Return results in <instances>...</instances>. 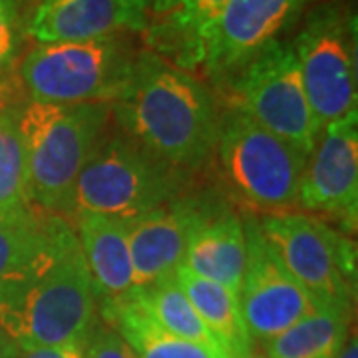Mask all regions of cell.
Segmentation results:
<instances>
[{
  "label": "cell",
  "mask_w": 358,
  "mask_h": 358,
  "mask_svg": "<svg viewBox=\"0 0 358 358\" xmlns=\"http://www.w3.org/2000/svg\"><path fill=\"white\" fill-rule=\"evenodd\" d=\"M117 128L187 173L213 162L219 102L203 80L152 50L138 54L128 84L110 103Z\"/></svg>",
  "instance_id": "obj_1"
},
{
  "label": "cell",
  "mask_w": 358,
  "mask_h": 358,
  "mask_svg": "<svg viewBox=\"0 0 358 358\" xmlns=\"http://www.w3.org/2000/svg\"><path fill=\"white\" fill-rule=\"evenodd\" d=\"M98 322V294L76 231L64 219L42 253L0 285V329L20 350H32L84 346Z\"/></svg>",
  "instance_id": "obj_2"
},
{
  "label": "cell",
  "mask_w": 358,
  "mask_h": 358,
  "mask_svg": "<svg viewBox=\"0 0 358 358\" xmlns=\"http://www.w3.org/2000/svg\"><path fill=\"white\" fill-rule=\"evenodd\" d=\"M112 117L110 103L28 102L16 112L30 205L68 221L78 176Z\"/></svg>",
  "instance_id": "obj_3"
},
{
  "label": "cell",
  "mask_w": 358,
  "mask_h": 358,
  "mask_svg": "<svg viewBox=\"0 0 358 358\" xmlns=\"http://www.w3.org/2000/svg\"><path fill=\"white\" fill-rule=\"evenodd\" d=\"M307 162L308 155L296 145L261 128L241 110L219 102L211 164L237 203L263 215L294 211Z\"/></svg>",
  "instance_id": "obj_4"
},
{
  "label": "cell",
  "mask_w": 358,
  "mask_h": 358,
  "mask_svg": "<svg viewBox=\"0 0 358 358\" xmlns=\"http://www.w3.org/2000/svg\"><path fill=\"white\" fill-rule=\"evenodd\" d=\"M189 178L128 136L103 134L78 176L68 223L82 213L140 217L189 193Z\"/></svg>",
  "instance_id": "obj_5"
},
{
  "label": "cell",
  "mask_w": 358,
  "mask_h": 358,
  "mask_svg": "<svg viewBox=\"0 0 358 358\" xmlns=\"http://www.w3.org/2000/svg\"><path fill=\"white\" fill-rule=\"evenodd\" d=\"M138 54L124 36L38 44L16 72L32 102L112 103L128 84Z\"/></svg>",
  "instance_id": "obj_6"
},
{
  "label": "cell",
  "mask_w": 358,
  "mask_h": 358,
  "mask_svg": "<svg viewBox=\"0 0 358 358\" xmlns=\"http://www.w3.org/2000/svg\"><path fill=\"white\" fill-rule=\"evenodd\" d=\"M217 90L219 102L241 110L261 128L313 154L322 126L308 103L291 42L273 40Z\"/></svg>",
  "instance_id": "obj_7"
},
{
  "label": "cell",
  "mask_w": 358,
  "mask_h": 358,
  "mask_svg": "<svg viewBox=\"0 0 358 358\" xmlns=\"http://www.w3.org/2000/svg\"><path fill=\"white\" fill-rule=\"evenodd\" d=\"M271 253L319 303L355 307L357 245L343 231L307 213L257 219Z\"/></svg>",
  "instance_id": "obj_8"
},
{
  "label": "cell",
  "mask_w": 358,
  "mask_h": 358,
  "mask_svg": "<svg viewBox=\"0 0 358 358\" xmlns=\"http://www.w3.org/2000/svg\"><path fill=\"white\" fill-rule=\"evenodd\" d=\"M310 0H227L179 54L176 64L221 88L261 52Z\"/></svg>",
  "instance_id": "obj_9"
},
{
  "label": "cell",
  "mask_w": 358,
  "mask_h": 358,
  "mask_svg": "<svg viewBox=\"0 0 358 358\" xmlns=\"http://www.w3.org/2000/svg\"><path fill=\"white\" fill-rule=\"evenodd\" d=\"M319 124L357 114V20L341 2H322L291 42Z\"/></svg>",
  "instance_id": "obj_10"
},
{
  "label": "cell",
  "mask_w": 358,
  "mask_h": 358,
  "mask_svg": "<svg viewBox=\"0 0 358 358\" xmlns=\"http://www.w3.org/2000/svg\"><path fill=\"white\" fill-rule=\"evenodd\" d=\"M247 259L237 291L245 329L253 343H265L291 329L320 303L277 261L265 243L257 217L243 219Z\"/></svg>",
  "instance_id": "obj_11"
},
{
  "label": "cell",
  "mask_w": 358,
  "mask_h": 358,
  "mask_svg": "<svg viewBox=\"0 0 358 358\" xmlns=\"http://www.w3.org/2000/svg\"><path fill=\"white\" fill-rule=\"evenodd\" d=\"M299 207L336 219L346 233L357 229L358 114L322 128L303 173Z\"/></svg>",
  "instance_id": "obj_12"
},
{
  "label": "cell",
  "mask_w": 358,
  "mask_h": 358,
  "mask_svg": "<svg viewBox=\"0 0 358 358\" xmlns=\"http://www.w3.org/2000/svg\"><path fill=\"white\" fill-rule=\"evenodd\" d=\"M217 203L203 195L185 193L150 213L128 219L136 287L176 275L193 229Z\"/></svg>",
  "instance_id": "obj_13"
},
{
  "label": "cell",
  "mask_w": 358,
  "mask_h": 358,
  "mask_svg": "<svg viewBox=\"0 0 358 358\" xmlns=\"http://www.w3.org/2000/svg\"><path fill=\"white\" fill-rule=\"evenodd\" d=\"M152 0H38L24 32L38 44L145 32Z\"/></svg>",
  "instance_id": "obj_14"
},
{
  "label": "cell",
  "mask_w": 358,
  "mask_h": 358,
  "mask_svg": "<svg viewBox=\"0 0 358 358\" xmlns=\"http://www.w3.org/2000/svg\"><path fill=\"white\" fill-rule=\"evenodd\" d=\"M245 259L247 239L243 219L229 207L217 203L193 229L181 267L237 293Z\"/></svg>",
  "instance_id": "obj_15"
},
{
  "label": "cell",
  "mask_w": 358,
  "mask_h": 358,
  "mask_svg": "<svg viewBox=\"0 0 358 358\" xmlns=\"http://www.w3.org/2000/svg\"><path fill=\"white\" fill-rule=\"evenodd\" d=\"M88 265L98 303L128 293L136 287L128 237V219L82 213L70 223Z\"/></svg>",
  "instance_id": "obj_16"
},
{
  "label": "cell",
  "mask_w": 358,
  "mask_h": 358,
  "mask_svg": "<svg viewBox=\"0 0 358 358\" xmlns=\"http://www.w3.org/2000/svg\"><path fill=\"white\" fill-rule=\"evenodd\" d=\"M98 315L138 358H219L215 350L179 338L159 327L140 303L136 287L120 296L100 301Z\"/></svg>",
  "instance_id": "obj_17"
},
{
  "label": "cell",
  "mask_w": 358,
  "mask_h": 358,
  "mask_svg": "<svg viewBox=\"0 0 358 358\" xmlns=\"http://www.w3.org/2000/svg\"><path fill=\"white\" fill-rule=\"evenodd\" d=\"M352 310L320 303L291 329L261 343L263 358H334L350 336Z\"/></svg>",
  "instance_id": "obj_18"
},
{
  "label": "cell",
  "mask_w": 358,
  "mask_h": 358,
  "mask_svg": "<svg viewBox=\"0 0 358 358\" xmlns=\"http://www.w3.org/2000/svg\"><path fill=\"white\" fill-rule=\"evenodd\" d=\"M176 279L189 303L199 315L205 329L213 336L221 355H243L255 348V343L245 329L237 293L219 285L207 281L185 267L176 271Z\"/></svg>",
  "instance_id": "obj_19"
},
{
  "label": "cell",
  "mask_w": 358,
  "mask_h": 358,
  "mask_svg": "<svg viewBox=\"0 0 358 358\" xmlns=\"http://www.w3.org/2000/svg\"><path fill=\"white\" fill-rule=\"evenodd\" d=\"M227 0H152L145 42L154 54L176 64L195 32Z\"/></svg>",
  "instance_id": "obj_20"
},
{
  "label": "cell",
  "mask_w": 358,
  "mask_h": 358,
  "mask_svg": "<svg viewBox=\"0 0 358 358\" xmlns=\"http://www.w3.org/2000/svg\"><path fill=\"white\" fill-rule=\"evenodd\" d=\"M64 217L34 205L0 215V285L22 273L50 243Z\"/></svg>",
  "instance_id": "obj_21"
},
{
  "label": "cell",
  "mask_w": 358,
  "mask_h": 358,
  "mask_svg": "<svg viewBox=\"0 0 358 358\" xmlns=\"http://www.w3.org/2000/svg\"><path fill=\"white\" fill-rule=\"evenodd\" d=\"M138 299L143 308L154 317V320L164 327L167 333L185 338L189 343L207 346L219 355V348L213 336L205 329V324L195 313L187 294L179 287L176 275L159 281L136 287Z\"/></svg>",
  "instance_id": "obj_22"
},
{
  "label": "cell",
  "mask_w": 358,
  "mask_h": 358,
  "mask_svg": "<svg viewBox=\"0 0 358 358\" xmlns=\"http://www.w3.org/2000/svg\"><path fill=\"white\" fill-rule=\"evenodd\" d=\"M30 205L26 152L16 114L0 115V215Z\"/></svg>",
  "instance_id": "obj_23"
},
{
  "label": "cell",
  "mask_w": 358,
  "mask_h": 358,
  "mask_svg": "<svg viewBox=\"0 0 358 358\" xmlns=\"http://www.w3.org/2000/svg\"><path fill=\"white\" fill-rule=\"evenodd\" d=\"M20 44L18 2L0 0V70L16 68V54Z\"/></svg>",
  "instance_id": "obj_24"
},
{
  "label": "cell",
  "mask_w": 358,
  "mask_h": 358,
  "mask_svg": "<svg viewBox=\"0 0 358 358\" xmlns=\"http://www.w3.org/2000/svg\"><path fill=\"white\" fill-rule=\"evenodd\" d=\"M84 358H138L129 345L102 320L84 343Z\"/></svg>",
  "instance_id": "obj_25"
},
{
  "label": "cell",
  "mask_w": 358,
  "mask_h": 358,
  "mask_svg": "<svg viewBox=\"0 0 358 358\" xmlns=\"http://www.w3.org/2000/svg\"><path fill=\"white\" fill-rule=\"evenodd\" d=\"M28 102L16 68L0 70V115L16 114Z\"/></svg>",
  "instance_id": "obj_26"
},
{
  "label": "cell",
  "mask_w": 358,
  "mask_h": 358,
  "mask_svg": "<svg viewBox=\"0 0 358 358\" xmlns=\"http://www.w3.org/2000/svg\"><path fill=\"white\" fill-rule=\"evenodd\" d=\"M18 358H84V346L62 345L20 350V357Z\"/></svg>",
  "instance_id": "obj_27"
},
{
  "label": "cell",
  "mask_w": 358,
  "mask_h": 358,
  "mask_svg": "<svg viewBox=\"0 0 358 358\" xmlns=\"http://www.w3.org/2000/svg\"><path fill=\"white\" fill-rule=\"evenodd\" d=\"M20 357V348L14 343L8 334L0 329V358H18Z\"/></svg>",
  "instance_id": "obj_28"
},
{
  "label": "cell",
  "mask_w": 358,
  "mask_h": 358,
  "mask_svg": "<svg viewBox=\"0 0 358 358\" xmlns=\"http://www.w3.org/2000/svg\"><path fill=\"white\" fill-rule=\"evenodd\" d=\"M334 358H358V341H357V334L355 331L350 333L348 336V341L345 343V346L338 350V355Z\"/></svg>",
  "instance_id": "obj_29"
},
{
  "label": "cell",
  "mask_w": 358,
  "mask_h": 358,
  "mask_svg": "<svg viewBox=\"0 0 358 358\" xmlns=\"http://www.w3.org/2000/svg\"><path fill=\"white\" fill-rule=\"evenodd\" d=\"M219 358H263V355H261V352H255V348H253V350L243 352V355H221Z\"/></svg>",
  "instance_id": "obj_30"
},
{
  "label": "cell",
  "mask_w": 358,
  "mask_h": 358,
  "mask_svg": "<svg viewBox=\"0 0 358 358\" xmlns=\"http://www.w3.org/2000/svg\"><path fill=\"white\" fill-rule=\"evenodd\" d=\"M16 2H32V0H16Z\"/></svg>",
  "instance_id": "obj_31"
}]
</instances>
